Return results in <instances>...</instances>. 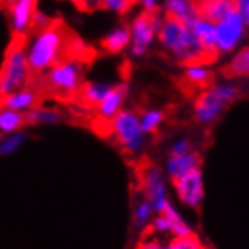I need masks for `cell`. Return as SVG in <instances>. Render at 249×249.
I'll return each mask as SVG.
<instances>
[{
	"instance_id": "cell-4",
	"label": "cell",
	"mask_w": 249,
	"mask_h": 249,
	"mask_svg": "<svg viewBox=\"0 0 249 249\" xmlns=\"http://www.w3.org/2000/svg\"><path fill=\"white\" fill-rule=\"evenodd\" d=\"M45 87L60 98H72L84 84V63L77 57H65L44 75Z\"/></svg>"
},
{
	"instance_id": "cell-24",
	"label": "cell",
	"mask_w": 249,
	"mask_h": 249,
	"mask_svg": "<svg viewBox=\"0 0 249 249\" xmlns=\"http://www.w3.org/2000/svg\"><path fill=\"white\" fill-rule=\"evenodd\" d=\"M183 74H185V78L195 86L207 84L213 77L210 68L207 65H204L203 62H195V63L186 65Z\"/></svg>"
},
{
	"instance_id": "cell-36",
	"label": "cell",
	"mask_w": 249,
	"mask_h": 249,
	"mask_svg": "<svg viewBox=\"0 0 249 249\" xmlns=\"http://www.w3.org/2000/svg\"><path fill=\"white\" fill-rule=\"evenodd\" d=\"M62 2H68V3H74V5H78L80 0H62Z\"/></svg>"
},
{
	"instance_id": "cell-7",
	"label": "cell",
	"mask_w": 249,
	"mask_h": 249,
	"mask_svg": "<svg viewBox=\"0 0 249 249\" xmlns=\"http://www.w3.org/2000/svg\"><path fill=\"white\" fill-rule=\"evenodd\" d=\"M164 21V15L161 14H137L129 23L131 32V44H129V56L134 59L144 57L152 50L158 41V32Z\"/></svg>"
},
{
	"instance_id": "cell-13",
	"label": "cell",
	"mask_w": 249,
	"mask_h": 249,
	"mask_svg": "<svg viewBox=\"0 0 249 249\" xmlns=\"http://www.w3.org/2000/svg\"><path fill=\"white\" fill-rule=\"evenodd\" d=\"M200 162H201V158L195 150H191L183 155H168L167 161L164 164V173L167 176V179H170L171 182H176V180H179L180 177L192 173L194 170H198Z\"/></svg>"
},
{
	"instance_id": "cell-8",
	"label": "cell",
	"mask_w": 249,
	"mask_h": 249,
	"mask_svg": "<svg viewBox=\"0 0 249 249\" xmlns=\"http://www.w3.org/2000/svg\"><path fill=\"white\" fill-rule=\"evenodd\" d=\"M246 24L236 11L218 21L215 24V47L218 54L234 53L246 36Z\"/></svg>"
},
{
	"instance_id": "cell-22",
	"label": "cell",
	"mask_w": 249,
	"mask_h": 249,
	"mask_svg": "<svg viewBox=\"0 0 249 249\" xmlns=\"http://www.w3.org/2000/svg\"><path fill=\"white\" fill-rule=\"evenodd\" d=\"M158 215V213H156ZM162 215L168 219L170 224V230H171V236L173 237H183V236H189L192 234V228L188 224V221L180 215V212L177 210L173 203H170L165 210L162 212Z\"/></svg>"
},
{
	"instance_id": "cell-31",
	"label": "cell",
	"mask_w": 249,
	"mask_h": 249,
	"mask_svg": "<svg viewBox=\"0 0 249 249\" xmlns=\"http://www.w3.org/2000/svg\"><path fill=\"white\" fill-rule=\"evenodd\" d=\"M134 3L146 14H159L164 0H134Z\"/></svg>"
},
{
	"instance_id": "cell-2",
	"label": "cell",
	"mask_w": 249,
	"mask_h": 249,
	"mask_svg": "<svg viewBox=\"0 0 249 249\" xmlns=\"http://www.w3.org/2000/svg\"><path fill=\"white\" fill-rule=\"evenodd\" d=\"M158 42L162 50L179 63H195L207 57L200 41L192 29L180 21L164 17L161 29L158 32Z\"/></svg>"
},
{
	"instance_id": "cell-25",
	"label": "cell",
	"mask_w": 249,
	"mask_h": 249,
	"mask_svg": "<svg viewBox=\"0 0 249 249\" xmlns=\"http://www.w3.org/2000/svg\"><path fill=\"white\" fill-rule=\"evenodd\" d=\"M228 71L233 77L249 78V47L240 48L228 63Z\"/></svg>"
},
{
	"instance_id": "cell-26",
	"label": "cell",
	"mask_w": 249,
	"mask_h": 249,
	"mask_svg": "<svg viewBox=\"0 0 249 249\" xmlns=\"http://www.w3.org/2000/svg\"><path fill=\"white\" fill-rule=\"evenodd\" d=\"M155 215H156V213L153 210V206L146 198H143V200H140L134 207L132 224H134V227L137 230H143L147 225H150Z\"/></svg>"
},
{
	"instance_id": "cell-30",
	"label": "cell",
	"mask_w": 249,
	"mask_h": 249,
	"mask_svg": "<svg viewBox=\"0 0 249 249\" xmlns=\"http://www.w3.org/2000/svg\"><path fill=\"white\" fill-rule=\"evenodd\" d=\"M191 150H194L191 140L188 137H180V138H176L170 144L168 155H183V153H188Z\"/></svg>"
},
{
	"instance_id": "cell-20",
	"label": "cell",
	"mask_w": 249,
	"mask_h": 249,
	"mask_svg": "<svg viewBox=\"0 0 249 249\" xmlns=\"http://www.w3.org/2000/svg\"><path fill=\"white\" fill-rule=\"evenodd\" d=\"M192 32L195 33V36L200 41V44L203 45L204 51L207 56H212L216 53V47H215V23H212L203 17L195 21L191 26Z\"/></svg>"
},
{
	"instance_id": "cell-21",
	"label": "cell",
	"mask_w": 249,
	"mask_h": 249,
	"mask_svg": "<svg viewBox=\"0 0 249 249\" xmlns=\"http://www.w3.org/2000/svg\"><path fill=\"white\" fill-rule=\"evenodd\" d=\"M26 124V114L0 107V134L2 135L23 131Z\"/></svg>"
},
{
	"instance_id": "cell-27",
	"label": "cell",
	"mask_w": 249,
	"mask_h": 249,
	"mask_svg": "<svg viewBox=\"0 0 249 249\" xmlns=\"http://www.w3.org/2000/svg\"><path fill=\"white\" fill-rule=\"evenodd\" d=\"M24 141H26V134L23 131L2 135V140H0V156H9L17 150H20L21 146L24 144Z\"/></svg>"
},
{
	"instance_id": "cell-37",
	"label": "cell",
	"mask_w": 249,
	"mask_h": 249,
	"mask_svg": "<svg viewBox=\"0 0 249 249\" xmlns=\"http://www.w3.org/2000/svg\"><path fill=\"white\" fill-rule=\"evenodd\" d=\"M194 2H197V3H200V2H203V0H194Z\"/></svg>"
},
{
	"instance_id": "cell-12",
	"label": "cell",
	"mask_w": 249,
	"mask_h": 249,
	"mask_svg": "<svg viewBox=\"0 0 249 249\" xmlns=\"http://www.w3.org/2000/svg\"><path fill=\"white\" fill-rule=\"evenodd\" d=\"M35 2L30 0H11L9 3V24L15 36H26L32 29Z\"/></svg>"
},
{
	"instance_id": "cell-5",
	"label": "cell",
	"mask_w": 249,
	"mask_h": 249,
	"mask_svg": "<svg viewBox=\"0 0 249 249\" xmlns=\"http://www.w3.org/2000/svg\"><path fill=\"white\" fill-rule=\"evenodd\" d=\"M32 71L27 62L24 44H14L0 66V98L29 86Z\"/></svg>"
},
{
	"instance_id": "cell-29",
	"label": "cell",
	"mask_w": 249,
	"mask_h": 249,
	"mask_svg": "<svg viewBox=\"0 0 249 249\" xmlns=\"http://www.w3.org/2000/svg\"><path fill=\"white\" fill-rule=\"evenodd\" d=\"M134 5V0H101V9L113 14H126Z\"/></svg>"
},
{
	"instance_id": "cell-10",
	"label": "cell",
	"mask_w": 249,
	"mask_h": 249,
	"mask_svg": "<svg viewBox=\"0 0 249 249\" xmlns=\"http://www.w3.org/2000/svg\"><path fill=\"white\" fill-rule=\"evenodd\" d=\"M173 186L177 198L183 206L189 209H198L201 206L204 200V177L201 168L194 170L179 180L173 182Z\"/></svg>"
},
{
	"instance_id": "cell-9",
	"label": "cell",
	"mask_w": 249,
	"mask_h": 249,
	"mask_svg": "<svg viewBox=\"0 0 249 249\" xmlns=\"http://www.w3.org/2000/svg\"><path fill=\"white\" fill-rule=\"evenodd\" d=\"M144 198L153 206L155 213H162L165 207L171 203L168 197V183L164 170L156 165H149L143 171L141 177Z\"/></svg>"
},
{
	"instance_id": "cell-11",
	"label": "cell",
	"mask_w": 249,
	"mask_h": 249,
	"mask_svg": "<svg viewBox=\"0 0 249 249\" xmlns=\"http://www.w3.org/2000/svg\"><path fill=\"white\" fill-rule=\"evenodd\" d=\"M126 98H128V86L123 83L114 84L111 87V90L107 93V96L95 107L98 117L107 123H110L124 108Z\"/></svg>"
},
{
	"instance_id": "cell-32",
	"label": "cell",
	"mask_w": 249,
	"mask_h": 249,
	"mask_svg": "<svg viewBox=\"0 0 249 249\" xmlns=\"http://www.w3.org/2000/svg\"><path fill=\"white\" fill-rule=\"evenodd\" d=\"M53 24V18L44 11H35L33 14V21H32V29L33 30H41Z\"/></svg>"
},
{
	"instance_id": "cell-18",
	"label": "cell",
	"mask_w": 249,
	"mask_h": 249,
	"mask_svg": "<svg viewBox=\"0 0 249 249\" xmlns=\"http://www.w3.org/2000/svg\"><path fill=\"white\" fill-rule=\"evenodd\" d=\"M111 84L110 81L105 80H90V81H84L81 90H80V98L81 101L89 105V107H96L105 96L111 90Z\"/></svg>"
},
{
	"instance_id": "cell-15",
	"label": "cell",
	"mask_w": 249,
	"mask_h": 249,
	"mask_svg": "<svg viewBox=\"0 0 249 249\" xmlns=\"http://www.w3.org/2000/svg\"><path fill=\"white\" fill-rule=\"evenodd\" d=\"M39 104V93L36 89H33L30 86H26L20 90H15L8 96L0 98V107H5V108L18 111V113H29L33 110L35 107H38Z\"/></svg>"
},
{
	"instance_id": "cell-1",
	"label": "cell",
	"mask_w": 249,
	"mask_h": 249,
	"mask_svg": "<svg viewBox=\"0 0 249 249\" xmlns=\"http://www.w3.org/2000/svg\"><path fill=\"white\" fill-rule=\"evenodd\" d=\"M23 44L32 75H45L50 68L68 57L69 36L62 24L53 21L45 29L33 30Z\"/></svg>"
},
{
	"instance_id": "cell-19",
	"label": "cell",
	"mask_w": 249,
	"mask_h": 249,
	"mask_svg": "<svg viewBox=\"0 0 249 249\" xmlns=\"http://www.w3.org/2000/svg\"><path fill=\"white\" fill-rule=\"evenodd\" d=\"M63 120V114L53 107L38 105L33 110L26 113V122L30 126H50V124H57Z\"/></svg>"
},
{
	"instance_id": "cell-14",
	"label": "cell",
	"mask_w": 249,
	"mask_h": 249,
	"mask_svg": "<svg viewBox=\"0 0 249 249\" xmlns=\"http://www.w3.org/2000/svg\"><path fill=\"white\" fill-rule=\"evenodd\" d=\"M162 9L164 17L180 21L189 27L201 17L198 3L194 0H164Z\"/></svg>"
},
{
	"instance_id": "cell-28",
	"label": "cell",
	"mask_w": 249,
	"mask_h": 249,
	"mask_svg": "<svg viewBox=\"0 0 249 249\" xmlns=\"http://www.w3.org/2000/svg\"><path fill=\"white\" fill-rule=\"evenodd\" d=\"M168 246L170 249H206L201 240L194 233L183 237H171Z\"/></svg>"
},
{
	"instance_id": "cell-17",
	"label": "cell",
	"mask_w": 249,
	"mask_h": 249,
	"mask_svg": "<svg viewBox=\"0 0 249 249\" xmlns=\"http://www.w3.org/2000/svg\"><path fill=\"white\" fill-rule=\"evenodd\" d=\"M198 8L203 18L216 24L228 14L236 11V0H203L198 3Z\"/></svg>"
},
{
	"instance_id": "cell-35",
	"label": "cell",
	"mask_w": 249,
	"mask_h": 249,
	"mask_svg": "<svg viewBox=\"0 0 249 249\" xmlns=\"http://www.w3.org/2000/svg\"><path fill=\"white\" fill-rule=\"evenodd\" d=\"M78 6L84 11H96L101 9V0H80Z\"/></svg>"
},
{
	"instance_id": "cell-39",
	"label": "cell",
	"mask_w": 249,
	"mask_h": 249,
	"mask_svg": "<svg viewBox=\"0 0 249 249\" xmlns=\"http://www.w3.org/2000/svg\"><path fill=\"white\" fill-rule=\"evenodd\" d=\"M30 2H35V0H30Z\"/></svg>"
},
{
	"instance_id": "cell-33",
	"label": "cell",
	"mask_w": 249,
	"mask_h": 249,
	"mask_svg": "<svg viewBox=\"0 0 249 249\" xmlns=\"http://www.w3.org/2000/svg\"><path fill=\"white\" fill-rule=\"evenodd\" d=\"M236 12L240 15L246 27H249V0H236Z\"/></svg>"
},
{
	"instance_id": "cell-23",
	"label": "cell",
	"mask_w": 249,
	"mask_h": 249,
	"mask_svg": "<svg viewBox=\"0 0 249 249\" xmlns=\"http://www.w3.org/2000/svg\"><path fill=\"white\" fill-rule=\"evenodd\" d=\"M140 126H141V131L143 134L147 137V135H152L155 134L159 128H161V124L164 123L165 120V113L159 108H149V110H144L143 113H140Z\"/></svg>"
},
{
	"instance_id": "cell-16",
	"label": "cell",
	"mask_w": 249,
	"mask_h": 249,
	"mask_svg": "<svg viewBox=\"0 0 249 249\" xmlns=\"http://www.w3.org/2000/svg\"><path fill=\"white\" fill-rule=\"evenodd\" d=\"M131 44V32L129 26L126 24H117L111 27L104 35L101 41L102 48L110 53V54H120L123 51H128Z\"/></svg>"
},
{
	"instance_id": "cell-6",
	"label": "cell",
	"mask_w": 249,
	"mask_h": 249,
	"mask_svg": "<svg viewBox=\"0 0 249 249\" xmlns=\"http://www.w3.org/2000/svg\"><path fill=\"white\" fill-rule=\"evenodd\" d=\"M110 132L123 152L137 155L146 146V135L140 126V116L137 111L123 108L110 123Z\"/></svg>"
},
{
	"instance_id": "cell-38",
	"label": "cell",
	"mask_w": 249,
	"mask_h": 249,
	"mask_svg": "<svg viewBox=\"0 0 249 249\" xmlns=\"http://www.w3.org/2000/svg\"><path fill=\"white\" fill-rule=\"evenodd\" d=\"M0 140H2V134H0Z\"/></svg>"
},
{
	"instance_id": "cell-3",
	"label": "cell",
	"mask_w": 249,
	"mask_h": 249,
	"mask_svg": "<svg viewBox=\"0 0 249 249\" xmlns=\"http://www.w3.org/2000/svg\"><path fill=\"white\" fill-rule=\"evenodd\" d=\"M239 96V87L231 83H216L209 86L194 104V119L198 124L209 126L215 123Z\"/></svg>"
},
{
	"instance_id": "cell-34",
	"label": "cell",
	"mask_w": 249,
	"mask_h": 249,
	"mask_svg": "<svg viewBox=\"0 0 249 249\" xmlns=\"http://www.w3.org/2000/svg\"><path fill=\"white\" fill-rule=\"evenodd\" d=\"M137 249H170L168 243H164L159 239H147L144 242H141Z\"/></svg>"
}]
</instances>
